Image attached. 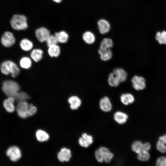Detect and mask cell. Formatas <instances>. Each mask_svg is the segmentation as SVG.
Masks as SVG:
<instances>
[{
	"mask_svg": "<svg viewBox=\"0 0 166 166\" xmlns=\"http://www.w3.org/2000/svg\"><path fill=\"white\" fill-rule=\"evenodd\" d=\"M94 156L100 165H108L114 157V153L108 147L104 146H100L96 149Z\"/></svg>",
	"mask_w": 166,
	"mask_h": 166,
	"instance_id": "cell-1",
	"label": "cell"
},
{
	"mask_svg": "<svg viewBox=\"0 0 166 166\" xmlns=\"http://www.w3.org/2000/svg\"><path fill=\"white\" fill-rule=\"evenodd\" d=\"M37 108L33 103L27 101L17 103L16 106V112L18 116L22 119H26L35 114Z\"/></svg>",
	"mask_w": 166,
	"mask_h": 166,
	"instance_id": "cell-2",
	"label": "cell"
},
{
	"mask_svg": "<svg viewBox=\"0 0 166 166\" xmlns=\"http://www.w3.org/2000/svg\"><path fill=\"white\" fill-rule=\"evenodd\" d=\"M0 70L2 73L5 75L11 74L13 77H15L19 74L20 70L17 64L10 60L3 61L0 66Z\"/></svg>",
	"mask_w": 166,
	"mask_h": 166,
	"instance_id": "cell-3",
	"label": "cell"
},
{
	"mask_svg": "<svg viewBox=\"0 0 166 166\" xmlns=\"http://www.w3.org/2000/svg\"><path fill=\"white\" fill-rule=\"evenodd\" d=\"M20 86L16 82L10 80L4 81L2 86V90L8 97L14 98L20 91Z\"/></svg>",
	"mask_w": 166,
	"mask_h": 166,
	"instance_id": "cell-4",
	"label": "cell"
},
{
	"mask_svg": "<svg viewBox=\"0 0 166 166\" xmlns=\"http://www.w3.org/2000/svg\"><path fill=\"white\" fill-rule=\"evenodd\" d=\"M10 24L12 28L16 30H25L28 27L27 18L23 15H14L10 21Z\"/></svg>",
	"mask_w": 166,
	"mask_h": 166,
	"instance_id": "cell-5",
	"label": "cell"
},
{
	"mask_svg": "<svg viewBox=\"0 0 166 166\" xmlns=\"http://www.w3.org/2000/svg\"><path fill=\"white\" fill-rule=\"evenodd\" d=\"M6 154L10 160L14 163L18 161L22 156L21 149L16 145H11L6 150Z\"/></svg>",
	"mask_w": 166,
	"mask_h": 166,
	"instance_id": "cell-6",
	"label": "cell"
},
{
	"mask_svg": "<svg viewBox=\"0 0 166 166\" xmlns=\"http://www.w3.org/2000/svg\"><path fill=\"white\" fill-rule=\"evenodd\" d=\"M94 139L92 135L86 132H83L78 139L79 145L82 148H87L94 143Z\"/></svg>",
	"mask_w": 166,
	"mask_h": 166,
	"instance_id": "cell-7",
	"label": "cell"
},
{
	"mask_svg": "<svg viewBox=\"0 0 166 166\" xmlns=\"http://www.w3.org/2000/svg\"><path fill=\"white\" fill-rule=\"evenodd\" d=\"M99 106L101 111L105 113L111 112L113 109V104L109 97L104 96L99 101Z\"/></svg>",
	"mask_w": 166,
	"mask_h": 166,
	"instance_id": "cell-8",
	"label": "cell"
},
{
	"mask_svg": "<svg viewBox=\"0 0 166 166\" xmlns=\"http://www.w3.org/2000/svg\"><path fill=\"white\" fill-rule=\"evenodd\" d=\"M131 81L133 88L136 91L143 90L146 88V81L143 77L134 75L132 77Z\"/></svg>",
	"mask_w": 166,
	"mask_h": 166,
	"instance_id": "cell-9",
	"label": "cell"
},
{
	"mask_svg": "<svg viewBox=\"0 0 166 166\" xmlns=\"http://www.w3.org/2000/svg\"><path fill=\"white\" fill-rule=\"evenodd\" d=\"M129 117L127 113L120 110L115 111L113 115V120L117 124L120 125L126 123L128 120Z\"/></svg>",
	"mask_w": 166,
	"mask_h": 166,
	"instance_id": "cell-10",
	"label": "cell"
},
{
	"mask_svg": "<svg viewBox=\"0 0 166 166\" xmlns=\"http://www.w3.org/2000/svg\"><path fill=\"white\" fill-rule=\"evenodd\" d=\"M16 39L13 34L10 32L6 31L2 36L1 42L5 47H9L14 44Z\"/></svg>",
	"mask_w": 166,
	"mask_h": 166,
	"instance_id": "cell-11",
	"label": "cell"
},
{
	"mask_svg": "<svg viewBox=\"0 0 166 166\" xmlns=\"http://www.w3.org/2000/svg\"><path fill=\"white\" fill-rule=\"evenodd\" d=\"M35 35L38 40L40 42H46L50 35L49 31L44 27H41L36 30Z\"/></svg>",
	"mask_w": 166,
	"mask_h": 166,
	"instance_id": "cell-12",
	"label": "cell"
},
{
	"mask_svg": "<svg viewBox=\"0 0 166 166\" xmlns=\"http://www.w3.org/2000/svg\"><path fill=\"white\" fill-rule=\"evenodd\" d=\"M70 108L72 110L79 109L81 106L82 101L81 98L77 95H73L69 97L67 100Z\"/></svg>",
	"mask_w": 166,
	"mask_h": 166,
	"instance_id": "cell-13",
	"label": "cell"
},
{
	"mask_svg": "<svg viewBox=\"0 0 166 166\" xmlns=\"http://www.w3.org/2000/svg\"><path fill=\"white\" fill-rule=\"evenodd\" d=\"M72 156L70 149L66 148H62L57 154L58 160L61 162H69Z\"/></svg>",
	"mask_w": 166,
	"mask_h": 166,
	"instance_id": "cell-14",
	"label": "cell"
},
{
	"mask_svg": "<svg viewBox=\"0 0 166 166\" xmlns=\"http://www.w3.org/2000/svg\"><path fill=\"white\" fill-rule=\"evenodd\" d=\"M15 99L12 97H8L3 102V106L5 111L8 113H11L16 110Z\"/></svg>",
	"mask_w": 166,
	"mask_h": 166,
	"instance_id": "cell-15",
	"label": "cell"
},
{
	"mask_svg": "<svg viewBox=\"0 0 166 166\" xmlns=\"http://www.w3.org/2000/svg\"><path fill=\"white\" fill-rule=\"evenodd\" d=\"M135 100L134 95L129 93H122L119 97L120 102L125 106L132 104L135 102Z\"/></svg>",
	"mask_w": 166,
	"mask_h": 166,
	"instance_id": "cell-16",
	"label": "cell"
},
{
	"mask_svg": "<svg viewBox=\"0 0 166 166\" xmlns=\"http://www.w3.org/2000/svg\"><path fill=\"white\" fill-rule=\"evenodd\" d=\"M121 83L127 80L128 74L126 71L121 68H117L112 72Z\"/></svg>",
	"mask_w": 166,
	"mask_h": 166,
	"instance_id": "cell-17",
	"label": "cell"
},
{
	"mask_svg": "<svg viewBox=\"0 0 166 166\" xmlns=\"http://www.w3.org/2000/svg\"><path fill=\"white\" fill-rule=\"evenodd\" d=\"M98 29L100 33L105 34L108 33L110 30V25L109 22L104 19H101L97 22Z\"/></svg>",
	"mask_w": 166,
	"mask_h": 166,
	"instance_id": "cell-18",
	"label": "cell"
},
{
	"mask_svg": "<svg viewBox=\"0 0 166 166\" xmlns=\"http://www.w3.org/2000/svg\"><path fill=\"white\" fill-rule=\"evenodd\" d=\"M43 50L38 48L32 49L30 53V57L32 60L35 62H38L43 58Z\"/></svg>",
	"mask_w": 166,
	"mask_h": 166,
	"instance_id": "cell-19",
	"label": "cell"
},
{
	"mask_svg": "<svg viewBox=\"0 0 166 166\" xmlns=\"http://www.w3.org/2000/svg\"><path fill=\"white\" fill-rule=\"evenodd\" d=\"M98 53L100 55V59L104 61L110 60L113 57V53L110 49H102L99 48Z\"/></svg>",
	"mask_w": 166,
	"mask_h": 166,
	"instance_id": "cell-20",
	"label": "cell"
},
{
	"mask_svg": "<svg viewBox=\"0 0 166 166\" xmlns=\"http://www.w3.org/2000/svg\"><path fill=\"white\" fill-rule=\"evenodd\" d=\"M35 136L38 141L41 142L47 141L50 137L49 134L46 132L41 129L36 131Z\"/></svg>",
	"mask_w": 166,
	"mask_h": 166,
	"instance_id": "cell-21",
	"label": "cell"
},
{
	"mask_svg": "<svg viewBox=\"0 0 166 166\" xmlns=\"http://www.w3.org/2000/svg\"><path fill=\"white\" fill-rule=\"evenodd\" d=\"M47 52L51 57H57L60 55L61 50L60 47L57 44L48 47Z\"/></svg>",
	"mask_w": 166,
	"mask_h": 166,
	"instance_id": "cell-22",
	"label": "cell"
},
{
	"mask_svg": "<svg viewBox=\"0 0 166 166\" xmlns=\"http://www.w3.org/2000/svg\"><path fill=\"white\" fill-rule=\"evenodd\" d=\"M20 46L23 51L28 52L31 50L34 46L33 42L29 39L24 38L20 42Z\"/></svg>",
	"mask_w": 166,
	"mask_h": 166,
	"instance_id": "cell-23",
	"label": "cell"
},
{
	"mask_svg": "<svg viewBox=\"0 0 166 166\" xmlns=\"http://www.w3.org/2000/svg\"><path fill=\"white\" fill-rule=\"evenodd\" d=\"M82 39L88 45L93 44L96 40V38L94 34L89 31L84 32L82 35Z\"/></svg>",
	"mask_w": 166,
	"mask_h": 166,
	"instance_id": "cell-24",
	"label": "cell"
},
{
	"mask_svg": "<svg viewBox=\"0 0 166 166\" xmlns=\"http://www.w3.org/2000/svg\"><path fill=\"white\" fill-rule=\"evenodd\" d=\"M143 143L138 140H135L132 141L131 145V149L134 153L137 154L143 149Z\"/></svg>",
	"mask_w": 166,
	"mask_h": 166,
	"instance_id": "cell-25",
	"label": "cell"
},
{
	"mask_svg": "<svg viewBox=\"0 0 166 166\" xmlns=\"http://www.w3.org/2000/svg\"><path fill=\"white\" fill-rule=\"evenodd\" d=\"M19 65L23 69H29L32 65V60L30 57L27 56L23 57L20 60Z\"/></svg>",
	"mask_w": 166,
	"mask_h": 166,
	"instance_id": "cell-26",
	"label": "cell"
},
{
	"mask_svg": "<svg viewBox=\"0 0 166 166\" xmlns=\"http://www.w3.org/2000/svg\"><path fill=\"white\" fill-rule=\"evenodd\" d=\"M58 43H65L67 42L69 38V35L65 31H61L55 34Z\"/></svg>",
	"mask_w": 166,
	"mask_h": 166,
	"instance_id": "cell-27",
	"label": "cell"
},
{
	"mask_svg": "<svg viewBox=\"0 0 166 166\" xmlns=\"http://www.w3.org/2000/svg\"><path fill=\"white\" fill-rule=\"evenodd\" d=\"M107 81L109 85L110 86L113 87L119 86L121 83L112 72L109 74Z\"/></svg>",
	"mask_w": 166,
	"mask_h": 166,
	"instance_id": "cell-28",
	"label": "cell"
},
{
	"mask_svg": "<svg viewBox=\"0 0 166 166\" xmlns=\"http://www.w3.org/2000/svg\"><path fill=\"white\" fill-rule=\"evenodd\" d=\"M14 98L17 103L22 101H27L30 99V97L26 93L23 91L19 92Z\"/></svg>",
	"mask_w": 166,
	"mask_h": 166,
	"instance_id": "cell-29",
	"label": "cell"
},
{
	"mask_svg": "<svg viewBox=\"0 0 166 166\" xmlns=\"http://www.w3.org/2000/svg\"><path fill=\"white\" fill-rule=\"evenodd\" d=\"M113 43L112 40L109 38H105L101 41L99 48L102 49H109L113 46Z\"/></svg>",
	"mask_w": 166,
	"mask_h": 166,
	"instance_id": "cell-30",
	"label": "cell"
},
{
	"mask_svg": "<svg viewBox=\"0 0 166 166\" xmlns=\"http://www.w3.org/2000/svg\"><path fill=\"white\" fill-rule=\"evenodd\" d=\"M137 159L140 161H146L150 158V154L148 151L142 150L140 153L136 155Z\"/></svg>",
	"mask_w": 166,
	"mask_h": 166,
	"instance_id": "cell-31",
	"label": "cell"
},
{
	"mask_svg": "<svg viewBox=\"0 0 166 166\" xmlns=\"http://www.w3.org/2000/svg\"><path fill=\"white\" fill-rule=\"evenodd\" d=\"M156 39L160 44H166V31L157 32L156 34Z\"/></svg>",
	"mask_w": 166,
	"mask_h": 166,
	"instance_id": "cell-32",
	"label": "cell"
},
{
	"mask_svg": "<svg viewBox=\"0 0 166 166\" xmlns=\"http://www.w3.org/2000/svg\"><path fill=\"white\" fill-rule=\"evenodd\" d=\"M46 42L47 45L48 47L57 45L58 43L57 38L55 35H50L46 40Z\"/></svg>",
	"mask_w": 166,
	"mask_h": 166,
	"instance_id": "cell-33",
	"label": "cell"
},
{
	"mask_svg": "<svg viewBox=\"0 0 166 166\" xmlns=\"http://www.w3.org/2000/svg\"><path fill=\"white\" fill-rule=\"evenodd\" d=\"M157 149L162 153H166V145L161 141L158 140L156 145Z\"/></svg>",
	"mask_w": 166,
	"mask_h": 166,
	"instance_id": "cell-34",
	"label": "cell"
},
{
	"mask_svg": "<svg viewBox=\"0 0 166 166\" xmlns=\"http://www.w3.org/2000/svg\"><path fill=\"white\" fill-rule=\"evenodd\" d=\"M156 165L166 166V157L161 156L159 157L156 161Z\"/></svg>",
	"mask_w": 166,
	"mask_h": 166,
	"instance_id": "cell-35",
	"label": "cell"
},
{
	"mask_svg": "<svg viewBox=\"0 0 166 166\" xmlns=\"http://www.w3.org/2000/svg\"><path fill=\"white\" fill-rule=\"evenodd\" d=\"M151 148L150 144L148 142H145L143 144V149L146 151H148Z\"/></svg>",
	"mask_w": 166,
	"mask_h": 166,
	"instance_id": "cell-36",
	"label": "cell"
},
{
	"mask_svg": "<svg viewBox=\"0 0 166 166\" xmlns=\"http://www.w3.org/2000/svg\"><path fill=\"white\" fill-rule=\"evenodd\" d=\"M158 140L163 143L166 145V134L160 136Z\"/></svg>",
	"mask_w": 166,
	"mask_h": 166,
	"instance_id": "cell-37",
	"label": "cell"
},
{
	"mask_svg": "<svg viewBox=\"0 0 166 166\" xmlns=\"http://www.w3.org/2000/svg\"><path fill=\"white\" fill-rule=\"evenodd\" d=\"M53 1L57 3H60L61 2L62 0H52Z\"/></svg>",
	"mask_w": 166,
	"mask_h": 166,
	"instance_id": "cell-38",
	"label": "cell"
}]
</instances>
